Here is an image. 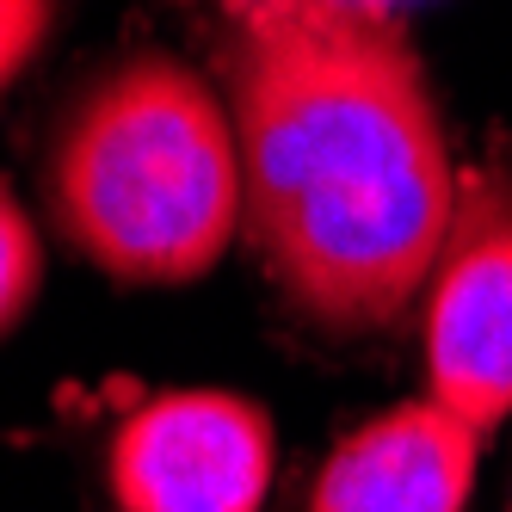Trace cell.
I'll use <instances>...</instances> for the list:
<instances>
[{"label":"cell","mask_w":512,"mask_h":512,"mask_svg":"<svg viewBox=\"0 0 512 512\" xmlns=\"http://www.w3.org/2000/svg\"><path fill=\"white\" fill-rule=\"evenodd\" d=\"M272 420L235 389H161L118 420L105 488L118 512H260Z\"/></svg>","instance_id":"4"},{"label":"cell","mask_w":512,"mask_h":512,"mask_svg":"<svg viewBox=\"0 0 512 512\" xmlns=\"http://www.w3.org/2000/svg\"><path fill=\"white\" fill-rule=\"evenodd\" d=\"M44 186L62 241L136 290L204 278L247 229L235 112L167 50L124 56L81 93Z\"/></svg>","instance_id":"2"},{"label":"cell","mask_w":512,"mask_h":512,"mask_svg":"<svg viewBox=\"0 0 512 512\" xmlns=\"http://www.w3.org/2000/svg\"><path fill=\"white\" fill-rule=\"evenodd\" d=\"M426 395L475 432L512 420V173H463L451 235L426 278Z\"/></svg>","instance_id":"3"},{"label":"cell","mask_w":512,"mask_h":512,"mask_svg":"<svg viewBox=\"0 0 512 512\" xmlns=\"http://www.w3.org/2000/svg\"><path fill=\"white\" fill-rule=\"evenodd\" d=\"M235 7L241 235L309 327L383 334L426 297L463 192L426 68L389 19L309 0Z\"/></svg>","instance_id":"1"},{"label":"cell","mask_w":512,"mask_h":512,"mask_svg":"<svg viewBox=\"0 0 512 512\" xmlns=\"http://www.w3.org/2000/svg\"><path fill=\"white\" fill-rule=\"evenodd\" d=\"M482 432L432 395L383 408L327 451L309 512H463L475 494Z\"/></svg>","instance_id":"5"},{"label":"cell","mask_w":512,"mask_h":512,"mask_svg":"<svg viewBox=\"0 0 512 512\" xmlns=\"http://www.w3.org/2000/svg\"><path fill=\"white\" fill-rule=\"evenodd\" d=\"M38 290H44V241L31 229L25 204L0 186V340L25 321Z\"/></svg>","instance_id":"6"},{"label":"cell","mask_w":512,"mask_h":512,"mask_svg":"<svg viewBox=\"0 0 512 512\" xmlns=\"http://www.w3.org/2000/svg\"><path fill=\"white\" fill-rule=\"evenodd\" d=\"M309 7H334V13H364V19H389L395 0H309Z\"/></svg>","instance_id":"8"},{"label":"cell","mask_w":512,"mask_h":512,"mask_svg":"<svg viewBox=\"0 0 512 512\" xmlns=\"http://www.w3.org/2000/svg\"><path fill=\"white\" fill-rule=\"evenodd\" d=\"M56 25V0H0V87L25 75V62L44 50Z\"/></svg>","instance_id":"7"}]
</instances>
